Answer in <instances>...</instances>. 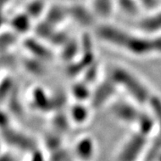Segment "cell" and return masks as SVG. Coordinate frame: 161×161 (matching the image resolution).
Listing matches in <instances>:
<instances>
[{"instance_id": "7402d4cb", "label": "cell", "mask_w": 161, "mask_h": 161, "mask_svg": "<svg viewBox=\"0 0 161 161\" xmlns=\"http://www.w3.org/2000/svg\"><path fill=\"white\" fill-rule=\"evenodd\" d=\"M69 153L67 151L62 150L61 148L53 151L49 161H67L69 160Z\"/></svg>"}, {"instance_id": "2e32d148", "label": "cell", "mask_w": 161, "mask_h": 161, "mask_svg": "<svg viewBox=\"0 0 161 161\" xmlns=\"http://www.w3.org/2000/svg\"><path fill=\"white\" fill-rule=\"evenodd\" d=\"M26 47L28 48V50L31 53H32L36 58L41 60V61L49 60L53 58V54H52L51 50L49 48H47V47L40 44V42L30 41L27 43Z\"/></svg>"}, {"instance_id": "484cf974", "label": "cell", "mask_w": 161, "mask_h": 161, "mask_svg": "<svg viewBox=\"0 0 161 161\" xmlns=\"http://www.w3.org/2000/svg\"><path fill=\"white\" fill-rule=\"evenodd\" d=\"M68 2V4H75V3H85L87 0H64Z\"/></svg>"}, {"instance_id": "30bf717a", "label": "cell", "mask_w": 161, "mask_h": 161, "mask_svg": "<svg viewBox=\"0 0 161 161\" xmlns=\"http://www.w3.org/2000/svg\"><path fill=\"white\" fill-rule=\"evenodd\" d=\"M90 3L96 17L105 22L113 14L116 6V0H90Z\"/></svg>"}, {"instance_id": "ba28073f", "label": "cell", "mask_w": 161, "mask_h": 161, "mask_svg": "<svg viewBox=\"0 0 161 161\" xmlns=\"http://www.w3.org/2000/svg\"><path fill=\"white\" fill-rule=\"evenodd\" d=\"M117 88L118 87L109 77L100 82L97 86V89L92 93L91 103L92 107L96 108H100L104 104L109 101L115 94Z\"/></svg>"}, {"instance_id": "d6986e66", "label": "cell", "mask_w": 161, "mask_h": 161, "mask_svg": "<svg viewBox=\"0 0 161 161\" xmlns=\"http://www.w3.org/2000/svg\"><path fill=\"white\" fill-rule=\"evenodd\" d=\"M14 92V81L12 79L6 77L0 80V104L9 99Z\"/></svg>"}, {"instance_id": "d4e9b609", "label": "cell", "mask_w": 161, "mask_h": 161, "mask_svg": "<svg viewBox=\"0 0 161 161\" xmlns=\"http://www.w3.org/2000/svg\"><path fill=\"white\" fill-rule=\"evenodd\" d=\"M30 161H47L45 154L40 150H35L33 152H31V157Z\"/></svg>"}, {"instance_id": "44dd1931", "label": "cell", "mask_w": 161, "mask_h": 161, "mask_svg": "<svg viewBox=\"0 0 161 161\" xmlns=\"http://www.w3.org/2000/svg\"><path fill=\"white\" fill-rule=\"evenodd\" d=\"M32 60H30L29 62L27 63L26 66H27V69L29 72L32 73V74H36V75H41L44 71V67H43V64L41 62V60H36L31 62Z\"/></svg>"}, {"instance_id": "7a4b0ae2", "label": "cell", "mask_w": 161, "mask_h": 161, "mask_svg": "<svg viewBox=\"0 0 161 161\" xmlns=\"http://www.w3.org/2000/svg\"><path fill=\"white\" fill-rule=\"evenodd\" d=\"M109 78L118 88H123L135 102L141 105L150 102L152 95L148 87L131 71L125 67L115 66L111 70Z\"/></svg>"}, {"instance_id": "ffe728a7", "label": "cell", "mask_w": 161, "mask_h": 161, "mask_svg": "<svg viewBox=\"0 0 161 161\" xmlns=\"http://www.w3.org/2000/svg\"><path fill=\"white\" fill-rule=\"evenodd\" d=\"M98 71H99V66L96 62H94L83 72L84 75H83L82 81L85 82L88 85L92 84V82H94L97 79V76L98 75Z\"/></svg>"}, {"instance_id": "5b68a950", "label": "cell", "mask_w": 161, "mask_h": 161, "mask_svg": "<svg viewBox=\"0 0 161 161\" xmlns=\"http://www.w3.org/2000/svg\"><path fill=\"white\" fill-rule=\"evenodd\" d=\"M68 16L75 23L81 27H91L98 18L96 17L90 5L86 6L85 3H75L67 5Z\"/></svg>"}, {"instance_id": "603a6c76", "label": "cell", "mask_w": 161, "mask_h": 161, "mask_svg": "<svg viewBox=\"0 0 161 161\" xmlns=\"http://www.w3.org/2000/svg\"><path fill=\"white\" fill-rule=\"evenodd\" d=\"M53 125L56 126V128L58 130H63L64 128H67V124H66V118L64 117V116H61V115H58L55 120L53 122Z\"/></svg>"}, {"instance_id": "8fae6325", "label": "cell", "mask_w": 161, "mask_h": 161, "mask_svg": "<svg viewBox=\"0 0 161 161\" xmlns=\"http://www.w3.org/2000/svg\"><path fill=\"white\" fill-rule=\"evenodd\" d=\"M142 33L154 36L161 34V11L153 13L139 23Z\"/></svg>"}, {"instance_id": "52a82bcc", "label": "cell", "mask_w": 161, "mask_h": 161, "mask_svg": "<svg viewBox=\"0 0 161 161\" xmlns=\"http://www.w3.org/2000/svg\"><path fill=\"white\" fill-rule=\"evenodd\" d=\"M110 110L115 118L127 124L136 125L142 114L136 106L123 100H119L112 104Z\"/></svg>"}, {"instance_id": "4fadbf2b", "label": "cell", "mask_w": 161, "mask_h": 161, "mask_svg": "<svg viewBox=\"0 0 161 161\" xmlns=\"http://www.w3.org/2000/svg\"><path fill=\"white\" fill-rule=\"evenodd\" d=\"M67 19H69L67 6L56 5L48 8L47 11L46 22L56 28L60 24L62 25Z\"/></svg>"}, {"instance_id": "e0dca14e", "label": "cell", "mask_w": 161, "mask_h": 161, "mask_svg": "<svg viewBox=\"0 0 161 161\" xmlns=\"http://www.w3.org/2000/svg\"><path fill=\"white\" fill-rule=\"evenodd\" d=\"M62 58L66 62H74L76 55L80 54V42L75 41L74 39H70L69 41L62 47Z\"/></svg>"}, {"instance_id": "4316f807", "label": "cell", "mask_w": 161, "mask_h": 161, "mask_svg": "<svg viewBox=\"0 0 161 161\" xmlns=\"http://www.w3.org/2000/svg\"><path fill=\"white\" fill-rule=\"evenodd\" d=\"M156 161H161V154L158 156V158H157V160H156Z\"/></svg>"}, {"instance_id": "5bb4252c", "label": "cell", "mask_w": 161, "mask_h": 161, "mask_svg": "<svg viewBox=\"0 0 161 161\" xmlns=\"http://www.w3.org/2000/svg\"><path fill=\"white\" fill-rule=\"evenodd\" d=\"M70 117L76 125H83L90 117V110L83 103L77 102L71 108Z\"/></svg>"}, {"instance_id": "9c48e42d", "label": "cell", "mask_w": 161, "mask_h": 161, "mask_svg": "<svg viewBox=\"0 0 161 161\" xmlns=\"http://www.w3.org/2000/svg\"><path fill=\"white\" fill-rule=\"evenodd\" d=\"M31 105L40 112H48L54 110L53 98L48 96L42 88H35L31 93Z\"/></svg>"}, {"instance_id": "83f0119b", "label": "cell", "mask_w": 161, "mask_h": 161, "mask_svg": "<svg viewBox=\"0 0 161 161\" xmlns=\"http://www.w3.org/2000/svg\"><path fill=\"white\" fill-rule=\"evenodd\" d=\"M0 151H1V145H0Z\"/></svg>"}, {"instance_id": "9a60e30c", "label": "cell", "mask_w": 161, "mask_h": 161, "mask_svg": "<svg viewBox=\"0 0 161 161\" xmlns=\"http://www.w3.org/2000/svg\"><path fill=\"white\" fill-rule=\"evenodd\" d=\"M136 125H137V132H141L146 136H149L154 131V128L156 127L154 116L153 115H147L142 112Z\"/></svg>"}, {"instance_id": "277c9868", "label": "cell", "mask_w": 161, "mask_h": 161, "mask_svg": "<svg viewBox=\"0 0 161 161\" xmlns=\"http://www.w3.org/2000/svg\"><path fill=\"white\" fill-rule=\"evenodd\" d=\"M1 131H3L2 132L3 142H5L6 144L10 145L12 147L23 151H31V152H33L35 150H37L36 142L33 141V139L29 137L25 133L19 132L9 126Z\"/></svg>"}, {"instance_id": "6da1fadb", "label": "cell", "mask_w": 161, "mask_h": 161, "mask_svg": "<svg viewBox=\"0 0 161 161\" xmlns=\"http://www.w3.org/2000/svg\"><path fill=\"white\" fill-rule=\"evenodd\" d=\"M101 38L104 43L134 57L161 55V34L150 36L135 33L110 23L103 30Z\"/></svg>"}, {"instance_id": "8992f818", "label": "cell", "mask_w": 161, "mask_h": 161, "mask_svg": "<svg viewBox=\"0 0 161 161\" xmlns=\"http://www.w3.org/2000/svg\"><path fill=\"white\" fill-rule=\"evenodd\" d=\"M149 104L152 110L157 129L155 141L147 150L148 160L151 161L153 158H156L157 159V158L161 154V99L157 96H152Z\"/></svg>"}, {"instance_id": "3957f363", "label": "cell", "mask_w": 161, "mask_h": 161, "mask_svg": "<svg viewBox=\"0 0 161 161\" xmlns=\"http://www.w3.org/2000/svg\"><path fill=\"white\" fill-rule=\"evenodd\" d=\"M146 150H148V136L134 132L119 150L117 161H138Z\"/></svg>"}, {"instance_id": "7c38bea8", "label": "cell", "mask_w": 161, "mask_h": 161, "mask_svg": "<svg viewBox=\"0 0 161 161\" xmlns=\"http://www.w3.org/2000/svg\"><path fill=\"white\" fill-rule=\"evenodd\" d=\"M95 153V144L91 137L80 139L75 146V154L81 161H91Z\"/></svg>"}, {"instance_id": "ac0fdd59", "label": "cell", "mask_w": 161, "mask_h": 161, "mask_svg": "<svg viewBox=\"0 0 161 161\" xmlns=\"http://www.w3.org/2000/svg\"><path fill=\"white\" fill-rule=\"evenodd\" d=\"M92 93L89 89V85L83 81L77 82L72 87V95L80 103H82L87 99H91Z\"/></svg>"}, {"instance_id": "cb8c5ba5", "label": "cell", "mask_w": 161, "mask_h": 161, "mask_svg": "<svg viewBox=\"0 0 161 161\" xmlns=\"http://www.w3.org/2000/svg\"><path fill=\"white\" fill-rule=\"evenodd\" d=\"M9 117L6 113H5L3 110L0 109V130H3L6 127L9 126Z\"/></svg>"}]
</instances>
